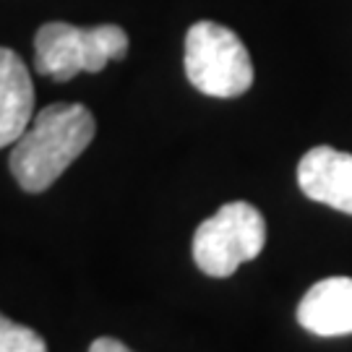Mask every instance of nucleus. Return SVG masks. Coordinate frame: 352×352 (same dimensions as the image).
Wrapping results in <instances>:
<instances>
[{"instance_id":"nucleus-2","label":"nucleus","mask_w":352,"mask_h":352,"mask_svg":"<svg viewBox=\"0 0 352 352\" xmlns=\"http://www.w3.org/2000/svg\"><path fill=\"white\" fill-rule=\"evenodd\" d=\"M128 45V34L115 24L81 29L65 21H47L34 34V71L55 81L100 74L110 60L126 58Z\"/></svg>"},{"instance_id":"nucleus-3","label":"nucleus","mask_w":352,"mask_h":352,"mask_svg":"<svg viewBox=\"0 0 352 352\" xmlns=\"http://www.w3.org/2000/svg\"><path fill=\"white\" fill-rule=\"evenodd\" d=\"M186 76L206 97H240L253 84V63L243 39L217 21H199L186 34Z\"/></svg>"},{"instance_id":"nucleus-1","label":"nucleus","mask_w":352,"mask_h":352,"mask_svg":"<svg viewBox=\"0 0 352 352\" xmlns=\"http://www.w3.org/2000/svg\"><path fill=\"white\" fill-rule=\"evenodd\" d=\"M94 115L78 102H55L39 110L11 151V173L26 193H42L87 151Z\"/></svg>"},{"instance_id":"nucleus-7","label":"nucleus","mask_w":352,"mask_h":352,"mask_svg":"<svg viewBox=\"0 0 352 352\" xmlns=\"http://www.w3.org/2000/svg\"><path fill=\"white\" fill-rule=\"evenodd\" d=\"M34 118V84L26 63L0 47V149L16 144Z\"/></svg>"},{"instance_id":"nucleus-8","label":"nucleus","mask_w":352,"mask_h":352,"mask_svg":"<svg viewBox=\"0 0 352 352\" xmlns=\"http://www.w3.org/2000/svg\"><path fill=\"white\" fill-rule=\"evenodd\" d=\"M0 352H47V344L34 329L21 327L0 314Z\"/></svg>"},{"instance_id":"nucleus-4","label":"nucleus","mask_w":352,"mask_h":352,"mask_svg":"<svg viewBox=\"0 0 352 352\" xmlns=\"http://www.w3.org/2000/svg\"><path fill=\"white\" fill-rule=\"evenodd\" d=\"M266 222L261 212L245 201L225 204L204 219L193 235V261L206 277L225 279L240 264L253 261L264 251Z\"/></svg>"},{"instance_id":"nucleus-9","label":"nucleus","mask_w":352,"mask_h":352,"mask_svg":"<svg viewBox=\"0 0 352 352\" xmlns=\"http://www.w3.org/2000/svg\"><path fill=\"white\" fill-rule=\"evenodd\" d=\"M89 352H131V350H128L123 342L113 340V337H102V340H97L91 344Z\"/></svg>"},{"instance_id":"nucleus-5","label":"nucleus","mask_w":352,"mask_h":352,"mask_svg":"<svg viewBox=\"0 0 352 352\" xmlns=\"http://www.w3.org/2000/svg\"><path fill=\"white\" fill-rule=\"evenodd\" d=\"M298 183L311 201L352 214V154L314 146L298 164Z\"/></svg>"},{"instance_id":"nucleus-6","label":"nucleus","mask_w":352,"mask_h":352,"mask_svg":"<svg viewBox=\"0 0 352 352\" xmlns=\"http://www.w3.org/2000/svg\"><path fill=\"white\" fill-rule=\"evenodd\" d=\"M298 321L316 337L352 334V279L329 277L314 285L298 305Z\"/></svg>"}]
</instances>
